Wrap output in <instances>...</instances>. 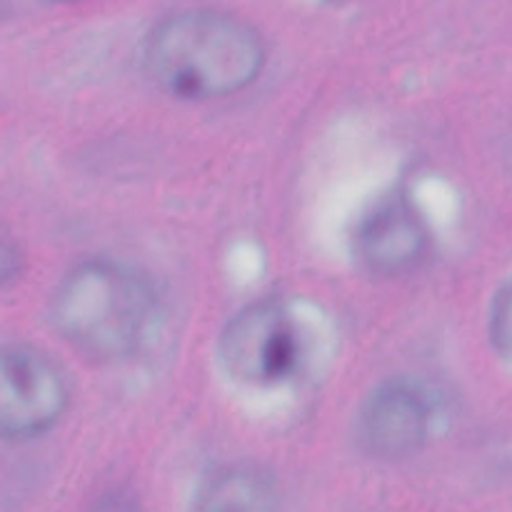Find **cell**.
<instances>
[{"label": "cell", "instance_id": "2", "mask_svg": "<svg viewBox=\"0 0 512 512\" xmlns=\"http://www.w3.org/2000/svg\"><path fill=\"white\" fill-rule=\"evenodd\" d=\"M50 318L60 338L85 358L110 363L138 353L160 320L153 283L118 260L75 263L55 288Z\"/></svg>", "mask_w": 512, "mask_h": 512}, {"label": "cell", "instance_id": "8", "mask_svg": "<svg viewBox=\"0 0 512 512\" xmlns=\"http://www.w3.org/2000/svg\"><path fill=\"white\" fill-rule=\"evenodd\" d=\"M488 333L498 358L512 368V280L493 298Z\"/></svg>", "mask_w": 512, "mask_h": 512}, {"label": "cell", "instance_id": "6", "mask_svg": "<svg viewBox=\"0 0 512 512\" xmlns=\"http://www.w3.org/2000/svg\"><path fill=\"white\" fill-rule=\"evenodd\" d=\"M428 243V225L403 190L375 200L355 228V253L365 268L378 275L413 268L425 255Z\"/></svg>", "mask_w": 512, "mask_h": 512}, {"label": "cell", "instance_id": "4", "mask_svg": "<svg viewBox=\"0 0 512 512\" xmlns=\"http://www.w3.org/2000/svg\"><path fill=\"white\" fill-rule=\"evenodd\" d=\"M68 405V375L50 355L30 345H0V440L48 433Z\"/></svg>", "mask_w": 512, "mask_h": 512}, {"label": "cell", "instance_id": "9", "mask_svg": "<svg viewBox=\"0 0 512 512\" xmlns=\"http://www.w3.org/2000/svg\"><path fill=\"white\" fill-rule=\"evenodd\" d=\"M23 253H20L18 245L10 238L0 235V288L13 283L20 273H23Z\"/></svg>", "mask_w": 512, "mask_h": 512}, {"label": "cell", "instance_id": "5", "mask_svg": "<svg viewBox=\"0 0 512 512\" xmlns=\"http://www.w3.org/2000/svg\"><path fill=\"white\" fill-rule=\"evenodd\" d=\"M435 403L423 383L388 378L375 385L360 408V440L378 458L398 460L415 453L433 433Z\"/></svg>", "mask_w": 512, "mask_h": 512}, {"label": "cell", "instance_id": "7", "mask_svg": "<svg viewBox=\"0 0 512 512\" xmlns=\"http://www.w3.org/2000/svg\"><path fill=\"white\" fill-rule=\"evenodd\" d=\"M283 493L275 473L255 460L210 468L193 493L190 512H280Z\"/></svg>", "mask_w": 512, "mask_h": 512}, {"label": "cell", "instance_id": "1", "mask_svg": "<svg viewBox=\"0 0 512 512\" xmlns=\"http://www.w3.org/2000/svg\"><path fill=\"white\" fill-rule=\"evenodd\" d=\"M268 60L263 35L220 8H185L150 28L143 65L155 85L175 98L215 100L243 93Z\"/></svg>", "mask_w": 512, "mask_h": 512}, {"label": "cell", "instance_id": "3", "mask_svg": "<svg viewBox=\"0 0 512 512\" xmlns=\"http://www.w3.org/2000/svg\"><path fill=\"white\" fill-rule=\"evenodd\" d=\"M218 360L243 385L273 388L293 380L305 363V330L295 305L260 298L243 305L218 335Z\"/></svg>", "mask_w": 512, "mask_h": 512}]
</instances>
